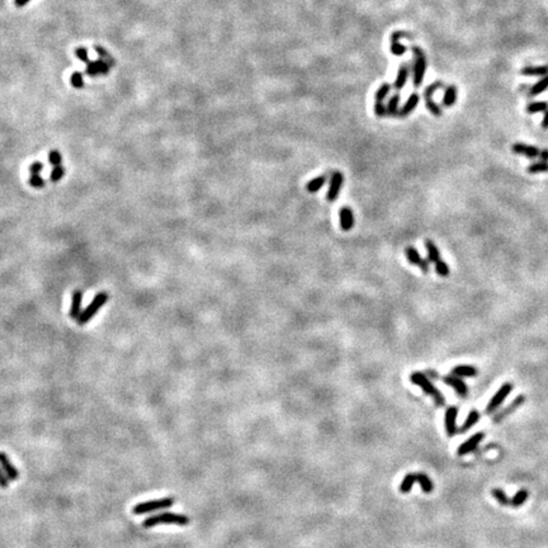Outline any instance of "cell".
<instances>
[{
  "mask_svg": "<svg viewBox=\"0 0 548 548\" xmlns=\"http://www.w3.org/2000/svg\"><path fill=\"white\" fill-rule=\"evenodd\" d=\"M410 381L414 385L419 386L425 394L429 395L437 405L441 406L444 403V397H443L441 392L430 382V379L424 373H421V372H412L411 376H410Z\"/></svg>",
  "mask_w": 548,
  "mask_h": 548,
  "instance_id": "6da1fadb",
  "label": "cell"
},
{
  "mask_svg": "<svg viewBox=\"0 0 548 548\" xmlns=\"http://www.w3.org/2000/svg\"><path fill=\"white\" fill-rule=\"evenodd\" d=\"M436 272L438 273L440 277L445 278V277L449 276V267H448V264L445 263V261H443L440 259V260L436 263Z\"/></svg>",
  "mask_w": 548,
  "mask_h": 548,
  "instance_id": "836d02e7",
  "label": "cell"
},
{
  "mask_svg": "<svg viewBox=\"0 0 548 548\" xmlns=\"http://www.w3.org/2000/svg\"><path fill=\"white\" fill-rule=\"evenodd\" d=\"M391 92V85L390 84H383L378 88V90L376 92L374 95V101L376 103H385V99L388 94Z\"/></svg>",
  "mask_w": 548,
  "mask_h": 548,
  "instance_id": "4dcf8cb0",
  "label": "cell"
},
{
  "mask_svg": "<svg viewBox=\"0 0 548 548\" xmlns=\"http://www.w3.org/2000/svg\"><path fill=\"white\" fill-rule=\"evenodd\" d=\"M344 183V175L341 172H334L330 178V185L328 193H326V199L329 202H334L338 199L339 193Z\"/></svg>",
  "mask_w": 548,
  "mask_h": 548,
  "instance_id": "ba28073f",
  "label": "cell"
},
{
  "mask_svg": "<svg viewBox=\"0 0 548 548\" xmlns=\"http://www.w3.org/2000/svg\"><path fill=\"white\" fill-rule=\"evenodd\" d=\"M45 184V179L38 174H32V177L30 178V185L33 188H43Z\"/></svg>",
  "mask_w": 548,
  "mask_h": 548,
  "instance_id": "f35d334b",
  "label": "cell"
},
{
  "mask_svg": "<svg viewBox=\"0 0 548 548\" xmlns=\"http://www.w3.org/2000/svg\"><path fill=\"white\" fill-rule=\"evenodd\" d=\"M399 102H400V95L399 94H395L394 97H392L390 101H388V103L386 104V108H387V116H394L396 117L397 113H399Z\"/></svg>",
  "mask_w": 548,
  "mask_h": 548,
  "instance_id": "83f0119b",
  "label": "cell"
},
{
  "mask_svg": "<svg viewBox=\"0 0 548 548\" xmlns=\"http://www.w3.org/2000/svg\"><path fill=\"white\" fill-rule=\"evenodd\" d=\"M86 74L89 75V76H97V75H99V70H98V66H97V64L95 63H88L86 64Z\"/></svg>",
  "mask_w": 548,
  "mask_h": 548,
  "instance_id": "7bdbcfd3",
  "label": "cell"
},
{
  "mask_svg": "<svg viewBox=\"0 0 548 548\" xmlns=\"http://www.w3.org/2000/svg\"><path fill=\"white\" fill-rule=\"evenodd\" d=\"M457 415H458V410L454 406H450L449 409H447L444 416V424H445V430H447L448 436L453 437L457 433Z\"/></svg>",
  "mask_w": 548,
  "mask_h": 548,
  "instance_id": "4fadbf2b",
  "label": "cell"
},
{
  "mask_svg": "<svg viewBox=\"0 0 548 548\" xmlns=\"http://www.w3.org/2000/svg\"><path fill=\"white\" fill-rule=\"evenodd\" d=\"M511 391H512L511 383H504V385L501 386L500 390H499V391L492 396L491 400H490L489 405H487V407H486V412H487V414H491V412H494L495 410H498V407L501 405V402L509 396V394Z\"/></svg>",
  "mask_w": 548,
  "mask_h": 548,
  "instance_id": "52a82bcc",
  "label": "cell"
},
{
  "mask_svg": "<svg viewBox=\"0 0 548 548\" xmlns=\"http://www.w3.org/2000/svg\"><path fill=\"white\" fill-rule=\"evenodd\" d=\"M439 88H443V81L441 80H438L436 81V83L430 84L427 89L424 90V97H425V95H430V97H433L434 92H436L437 89H439Z\"/></svg>",
  "mask_w": 548,
  "mask_h": 548,
  "instance_id": "ab89813d",
  "label": "cell"
},
{
  "mask_svg": "<svg viewBox=\"0 0 548 548\" xmlns=\"http://www.w3.org/2000/svg\"><path fill=\"white\" fill-rule=\"evenodd\" d=\"M548 110V102H532L527 106V112L530 114L539 112H546Z\"/></svg>",
  "mask_w": 548,
  "mask_h": 548,
  "instance_id": "f546056e",
  "label": "cell"
},
{
  "mask_svg": "<svg viewBox=\"0 0 548 548\" xmlns=\"http://www.w3.org/2000/svg\"><path fill=\"white\" fill-rule=\"evenodd\" d=\"M547 88H548V75H546L543 79H541L539 81H537V83L534 84L532 88H530L529 95H530V97H536V95H538V94H541V93L545 92Z\"/></svg>",
  "mask_w": 548,
  "mask_h": 548,
  "instance_id": "4316f807",
  "label": "cell"
},
{
  "mask_svg": "<svg viewBox=\"0 0 548 548\" xmlns=\"http://www.w3.org/2000/svg\"><path fill=\"white\" fill-rule=\"evenodd\" d=\"M0 468L3 470V472L9 478V481H15L19 477L18 470L10 462L9 457L3 452H0Z\"/></svg>",
  "mask_w": 548,
  "mask_h": 548,
  "instance_id": "30bf717a",
  "label": "cell"
},
{
  "mask_svg": "<svg viewBox=\"0 0 548 548\" xmlns=\"http://www.w3.org/2000/svg\"><path fill=\"white\" fill-rule=\"evenodd\" d=\"M457 101V88L454 85H448L445 88L444 95H443V101L441 104L444 107H452Z\"/></svg>",
  "mask_w": 548,
  "mask_h": 548,
  "instance_id": "44dd1931",
  "label": "cell"
},
{
  "mask_svg": "<svg viewBox=\"0 0 548 548\" xmlns=\"http://www.w3.org/2000/svg\"><path fill=\"white\" fill-rule=\"evenodd\" d=\"M81 302H83V292L81 291H75L73 294V301H72V308H70V317L72 319H76L80 316L81 311Z\"/></svg>",
  "mask_w": 548,
  "mask_h": 548,
  "instance_id": "ac0fdd59",
  "label": "cell"
},
{
  "mask_svg": "<svg viewBox=\"0 0 548 548\" xmlns=\"http://www.w3.org/2000/svg\"><path fill=\"white\" fill-rule=\"evenodd\" d=\"M326 181H328V177H326V175H320V177H316V178L311 179V181L308 182L307 185H306V189H307V192H310V193L319 192V190H320L321 188L325 185Z\"/></svg>",
  "mask_w": 548,
  "mask_h": 548,
  "instance_id": "d4e9b609",
  "label": "cell"
},
{
  "mask_svg": "<svg viewBox=\"0 0 548 548\" xmlns=\"http://www.w3.org/2000/svg\"><path fill=\"white\" fill-rule=\"evenodd\" d=\"M107 301H108L107 292H99V293H97V296H95L94 299L90 302V305L88 306L83 312H81L80 316L77 317V324H79V325H84V324L88 323V321H89L90 319L98 312L99 308L103 307V305L107 302Z\"/></svg>",
  "mask_w": 548,
  "mask_h": 548,
  "instance_id": "8992f818",
  "label": "cell"
},
{
  "mask_svg": "<svg viewBox=\"0 0 548 548\" xmlns=\"http://www.w3.org/2000/svg\"><path fill=\"white\" fill-rule=\"evenodd\" d=\"M483 439V433H476L470 439L462 443L458 448V454L459 456H465V454L471 453L472 450H475L477 448V445L480 444L481 440Z\"/></svg>",
  "mask_w": 548,
  "mask_h": 548,
  "instance_id": "8fae6325",
  "label": "cell"
},
{
  "mask_svg": "<svg viewBox=\"0 0 548 548\" xmlns=\"http://www.w3.org/2000/svg\"><path fill=\"white\" fill-rule=\"evenodd\" d=\"M64 175H65V169H64L63 166H55L50 174V179L51 182H59L60 179L64 178Z\"/></svg>",
  "mask_w": 548,
  "mask_h": 548,
  "instance_id": "8d00e7d4",
  "label": "cell"
},
{
  "mask_svg": "<svg viewBox=\"0 0 548 548\" xmlns=\"http://www.w3.org/2000/svg\"><path fill=\"white\" fill-rule=\"evenodd\" d=\"M524 401H525V397L523 396V395H520V396L516 397L515 400H514L511 403H510L509 407H507V409L504 410V411H501L500 414H499V416H496V418L494 419L495 423H498V421H500L501 419H504V418H505V416H508V415H509L510 412H512L515 409H518L519 406H520L521 403L524 402Z\"/></svg>",
  "mask_w": 548,
  "mask_h": 548,
  "instance_id": "cb8c5ba5",
  "label": "cell"
},
{
  "mask_svg": "<svg viewBox=\"0 0 548 548\" xmlns=\"http://www.w3.org/2000/svg\"><path fill=\"white\" fill-rule=\"evenodd\" d=\"M521 75H525V76H545V75H548V65L528 66V68L521 69Z\"/></svg>",
  "mask_w": 548,
  "mask_h": 548,
  "instance_id": "7402d4cb",
  "label": "cell"
},
{
  "mask_svg": "<svg viewBox=\"0 0 548 548\" xmlns=\"http://www.w3.org/2000/svg\"><path fill=\"white\" fill-rule=\"evenodd\" d=\"M478 420H480V412L476 411V410H472V411L468 414V416H467V419L465 420V423H463L462 428H461V432L465 433V432H467V430H470Z\"/></svg>",
  "mask_w": 548,
  "mask_h": 548,
  "instance_id": "484cf974",
  "label": "cell"
},
{
  "mask_svg": "<svg viewBox=\"0 0 548 548\" xmlns=\"http://www.w3.org/2000/svg\"><path fill=\"white\" fill-rule=\"evenodd\" d=\"M30 0H15V5L17 6H24L28 3Z\"/></svg>",
  "mask_w": 548,
  "mask_h": 548,
  "instance_id": "681fc988",
  "label": "cell"
},
{
  "mask_svg": "<svg viewBox=\"0 0 548 548\" xmlns=\"http://www.w3.org/2000/svg\"><path fill=\"white\" fill-rule=\"evenodd\" d=\"M42 169H43V164L39 163V161H35V163L30 166V172L32 173V174H38V173L42 172Z\"/></svg>",
  "mask_w": 548,
  "mask_h": 548,
  "instance_id": "f6af8a7d",
  "label": "cell"
},
{
  "mask_svg": "<svg viewBox=\"0 0 548 548\" xmlns=\"http://www.w3.org/2000/svg\"><path fill=\"white\" fill-rule=\"evenodd\" d=\"M425 248L428 252V260L436 264L437 261L440 260V252H439L438 246L434 244V241L432 240H425Z\"/></svg>",
  "mask_w": 548,
  "mask_h": 548,
  "instance_id": "603a6c76",
  "label": "cell"
},
{
  "mask_svg": "<svg viewBox=\"0 0 548 548\" xmlns=\"http://www.w3.org/2000/svg\"><path fill=\"white\" fill-rule=\"evenodd\" d=\"M528 496H529V492H528L527 490H524V489L519 490V491L516 492L515 495H514V498L510 500V504H511L512 507H515V508L520 507V505H523V504L527 501Z\"/></svg>",
  "mask_w": 548,
  "mask_h": 548,
  "instance_id": "f1b7e54d",
  "label": "cell"
},
{
  "mask_svg": "<svg viewBox=\"0 0 548 548\" xmlns=\"http://www.w3.org/2000/svg\"><path fill=\"white\" fill-rule=\"evenodd\" d=\"M407 36V33L405 32H394L392 33L391 36V54L395 55V56H402L403 54H405L406 51H407V47L403 45H401L400 42V38L401 37H406Z\"/></svg>",
  "mask_w": 548,
  "mask_h": 548,
  "instance_id": "2e32d148",
  "label": "cell"
},
{
  "mask_svg": "<svg viewBox=\"0 0 548 548\" xmlns=\"http://www.w3.org/2000/svg\"><path fill=\"white\" fill-rule=\"evenodd\" d=\"M339 219H340V227L343 231H350L354 227V214L352 208L341 207L339 211Z\"/></svg>",
  "mask_w": 548,
  "mask_h": 548,
  "instance_id": "5bb4252c",
  "label": "cell"
},
{
  "mask_svg": "<svg viewBox=\"0 0 548 548\" xmlns=\"http://www.w3.org/2000/svg\"><path fill=\"white\" fill-rule=\"evenodd\" d=\"M452 374L459 377V378H461V377H463V378H471V377L476 376L477 369L474 367V365H457V367H454L453 369H452Z\"/></svg>",
  "mask_w": 548,
  "mask_h": 548,
  "instance_id": "d6986e66",
  "label": "cell"
},
{
  "mask_svg": "<svg viewBox=\"0 0 548 548\" xmlns=\"http://www.w3.org/2000/svg\"><path fill=\"white\" fill-rule=\"evenodd\" d=\"M175 503L174 498H164L160 500H152V501H146V503H140L137 504L136 507L134 508V514L136 515H143V514H147V512L157 511L160 509H168Z\"/></svg>",
  "mask_w": 548,
  "mask_h": 548,
  "instance_id": "277c9868",
  "label": "cell"
},
{
  "mask_svg": "<svg viewBox=\"0 0 548 548\" xmlns=\"http://www.w3.org/2000/svg\"><path fill=\"white\" fill-rule=\"evenodd\" d=\"M95 51H97V54L101 56V59H107L108 60V65H110V66L114 65V61H113V59L110 56V55L107 54V51L104 50V48L98 47V46H97V47H95Z\"/></svg>",
  "mask_w": 548,
  "mask_h": 548,
  "instance_id": "b9f144b4",
  "label": "cell"
},
{
  "mask_svg": "<svg viewBox=\"0 0 548 548\" xmlns=\"http://www.w3.org/2000/svg\"><path fill=\"white\" fill-rule=\"evenodd\" d=\"M539 156H541V160L547 161V163H548V148H545V150H542V151H541V154H539Z\"/></svg>",
  "mask_w": 548,
  "mask_h": 548,
  "instance_id": "c3c4849f",
  "label": "cell"
},
{
  "mask_svg": "<svg viewBox=\"0 0 548 548\" xmlns=\"http://www.w3.org/2000/svg\"><path fill=\"white\" fill-rule=\"evenodd\" d=\"M425 106H427V108L429 110V112L432 113L433 116L436 117L441 116V113H443L441 112V108L439 107L436 102L433 101V97H430V95H425Z\"/></svg>",
  "mask_w": 548,
  "mask_h": 548,
  "instance_id": "1f68e13d",
  "label": "cell"
},
{
  "mask_svg": "<svg viewBox=\"0 0 548 548\" xmlns=\"http://www.w3.org/2000/svg\"><path fill=\"white\" fill-rule=\"evenodd\" d=\"M48 161H50L51 165L60 166L61 165V163H63V156H61V154H60L57 150H52V151H50V154H48Z\"/></svg>",
  "mask_w": 548,
  "mask_h": 548,
  "instance_id": "d590c367",
  "label": "cell"
},
{
  "mask_svg": "<svg viewBox=\"0 0 548 548\" xmlns=\"http://www.w3.org/2000/svg\"><path fill=\"white\" fill-rule=\"evenodd\" d=\"M8 485H9V478L6 477V475L4 474L3 470L0 468V487L6 489V487H8Z\"/></svg>",
  "mask_w": 548,
  "mask_h": 548,
  "instance_id": "bcb514c9",
  "label": "cell"
},
{
  "mask_svg": "<svg viewBox=\"0 0 548 548\" xmlns=\"http://www.w3.org/2000/svg\"><path fill=\"white\" fill-rule=\"evenodd\" d=\"M75 55H76L77 59L81 60L83 63L85 64L89 63V60H88V51H86L85 47H77L76 50H75Z\"/></svg>",
  "mask_w": 548,
  "mask_h": 548,
  "instance_id": "60d3db41",
  "label": "cell"
},
{
  "mask_svg": "<svg viewBox=\"0 0 548 548\" xmlns=\"http://www.w3.org/2000/svg\"><path fill=\"white\" fill-rule=\"evenodd\" d=\"M157 524H175V525H187L189 524V518L187 515L182 514H174V512H163L152 515L150 518L145 519L143 521L144 528H152Z\"/></svg>",
  "mask_w": 548,
  "mask_h": 548,
  "instance_id": "7a4b0ae2",
  "label": "cell"
},
{
  "mask_svg": "<svg viewBox=\"0 0 548 548\" xmlns=\"http://www.w3.org/2000/svg\"><path fill=\"white\" fill-rule=\"evenodd\" d=\"M405 255H406V258L409 259V261L412 264V265L420 268L421 272L425 273V274L429 272V260L421 258L420 254H419V252L415 249L414 246H406V248H405Z\"/></svg>",
  "mask_w": 548,
  "mask_h": 548,
  "instance_id": "9c48e42d",
  "label": "cell"
},
{
  "mask_svg": "<svg viewBox=\"0 0 548 548\" xmlns=\"http://www.w3.org/2000/svg\"><path fill=\"white\" fill-rule=\"evenodd\" d=\"M95 64H97V66H98L99 74H103V75L107 74L108 69H110V65H108V64L106 63L103 59H98L97 61H95Z\"/></svg>",
  "mask_w": 548,
  "mask_h": 548,
  "instance_id": "ee69618b",
  "label": "cell"
},
{
  "mask_svg": "<svg viewBox=\"0 0 548 548\" xmlns=\"http://www.w3.org/2000/svg\"><path fill=\"white\" fill-rule=\"evenodd\" d=\"M443 381H444V383H447L448 386H450V387L453 388L454 391H456L458 395H461V396H466V395L468 394L467 385H466L459 377L450 374V376L443 377Z\"/></svg>",
  "mask_w": 548,
  "mask_h": 548,
  "instance_id": "9a60e30c",
  "label": "cell"
},
{
  "mask_svg": "<svg viewBox=\"0 0 548 548\" xmlns=\"http://www.w3.org/2000/svg\"><path fill=\"white\" fill-rule=\"evenodd\" d=\"M70 83H72V85L74 86V88H76V89L83 88L84 86L83 74H81V73H74V74L72 75V77H70Z\"/></svg>",
  "mask_w": 548,
  "mask_h": 548,
  "instance_id": "74e56055",
  "label": "cell"
},
{
  "mask_svg": "<svg viewBox=\"0 0 548 548\" xmlns=\"http://www.w3.org/2000/svg\"><path fill=\"white\" fill-rule=\"evenodd\" d=\"M527 172L530 174H538V173H546L548 172V163L547 161H539V163L530 164L527 168Z\"/></svg>",
  "mask_w": 548,
  "mask_h": 548,
  "instance_id": "d6a6232c",
  "label": "cell"
},
{
  "mask_svg": "<svg viewBox=\"0 0 548 548\" xmlns=\"http://www.w3.org/2000/svg\"><path fill=\"white\" fill-rule=\"evenodd\" d=\"M410 74V68L407 65H402L399 70V74L396 76V80L394 83V88L396 90H401L403 88V85L406 84V80L409 77Z\"/></svg>",
  "mask_w": 548,
  "mask_h": 548,
  "instance_id": "ffe728a7",
  "label": "cell"
},
{
  "mask_svg": "<svg viewBox=\"0 0 548 548\" xmlns=\"http://www.w3.org/2000/svg\"><path fill=\"white\" fill-rule=\"evenodd\" d=\"M412 52H414V79H412V85L414 88H419L423 83L424 75L427 72V57L423 54V51L419 47H412Z\"/></svg>",
  "mask_w": 548,
  "mask_h": 548,
  "instance_id": "5b68a950",
  "label": "cell"
},
{
  "mask_svg": "<svg viewBox=\"0 0 548 548\" xmlns=\"http://www.w3.org/2000/svg\"><path fill=\"white\" fill-rule=\"evenodd\" d=\"M542 128L543 130H548V110L545 112V117L542 121Z\"/></svg>",
  "mask_w": 548,
  "mask_h": 548,
  "instance_id": "7dc6e473",
  "label": "cell"
},
{
  "mask_svg": "<svg viewBox=\"0 0 548 548\" xmlns=\"http://www.w3.org/2000/svg\"><path fill=\"white\" fill-rule=\"evenodd\" d=\"M415 482L420 483L421 489H423L424 492L429 494V492L433 491V482L430 481L429 477H428L427 475H424V474H409V475H406V476L403 477L402 482H401V485H400V491L402 492V494L409 492L410 490H411L412 485H414Z\"/></svg>",
  "mask_w": 548,
  "mask_h": 548,
  "instance_id": "3957f363",
  "label": "cell"
},
{
  "mask_svg": "<svg viewBox=\"0 0 548 548\" xmlns=\"http://www.w3.org/2000/svg\"><path fill=\"white\" fill-rule=\"evenodd\" d=\"M419 101H420V97H419V94L414 93V94L410 95L409 99H407V101H406V103L403 104V107L401 108L400 110H399V113H397V117L409 116L410 113H411L412 110H415V108L418 107Z\"/></svg>",
  "mask_w": 548,
  "mask_h": 548,
  "instance_id": "e0dca14e",
  "label": "cell"
},
{
  "mask_svg": "<svg viewBox=\"0 0 548 548\" xmlns=\"http://www.w3.org/2000/svg\"><path fill=\"white\" fill-rule=\"evenodd\" d=\"M492 495H494V498L496 499L501 505H509L510 504V500L508 499V496L505 495V492H504L503 490L494 489L492 490Z\"/></svg>",
  "mask_w": 548,
  "mask_h": 548,
  "instance_id": "e575fe53",
  "label": "cell"
},
{
  "mask_svg": "<svg viewBox=\"0 0 548 548\" xmlns=\"http://www.w3.org/2000/svg\"><path fill=\"white\" fill-rule=\"evenodd\" d=\"M512 152L514 154H518V155H523V156H527L529 157V159H534V157H538L539 154H541V150H539L538 147H536V146H532V145H525V144H520V143H516L512 145L511 147Z\"/></svg>",
  "mask_w": 548,
  "mask_h": 548,
  "instance_id": "7c38bea8",
  "label": "cell"
}]
</instances>
